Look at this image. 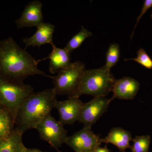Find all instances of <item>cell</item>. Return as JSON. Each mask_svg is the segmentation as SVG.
<instances>
[{
	"instance_id": "obj_19",
	"label": "cell",
	"mask_w": 152,
	"mask_h": 152,
	"mask_svg": "<svg viewBox=\"0 0 152 152\" xmlns=\"http://www.w3.org/2000/svg\"><path fill=\"white\" fill-rule=\"evenodd\" d=\"M132 141L134 142L130 148L132 152H148L151 144V136L149 135L136 136Z\"/></svg>"
},
{
	"instance_id": "obj_6",
	"label": "cell",
	"mask_w": 152,
	"mask_h": 152,
	"mask_svg": "<svg viewBox=\"0 0 152 152\" xmlns=\"http://www.w3.org/2000/svg\"><path fill=\"white\" fill-rule=\"evenodd\" d=\"M39 133L40 138L48 142L58 151V148L65 144L68 132L64 126L50 113L39 123L35 129Z\"/></svg>"
},
{
	"instance_id": "obj_23",
	"label": "cell",
	"mask_w": 152,
	"mask_h": 152,
	"mask_svg": "<svg viewBox=\"0 0 152 152\" xmlns=\"http://www.w3.org/2000/svg\"><path fill=\"white\" fill-rule=\"evenodd\" d=\"M26 152H45L37 149H27Z\"/></svg>"
},
{
	"instance_id": "obj_22",
	"label": "cell",
	"mask_w": 152,
	"mask_h": 152,
	"mask_svg": "<svg viewBox=\"0 0 152 152\" xmlns=\"http://www.w3.org/2000/svg\"><path fill=\"white\" fill-rule=\"evenodd\" d=\"M110 150L107 148V146L104 147H98L93 152H110Z\"/></svg>"
},
{
	"instance_id": "obj_14",
	"label": "cell",
	"mask_w": 152,
	"mask_h": 152,
	"mask_svg": "<svg viewBox=\"0 0 152 152\" xmlns=\"http://www.w3.org/2000/svg\"><path fill=\"white\" fill-rule=\"evenodd\" d=\"M132 140L130 132L117 127L113 128L105 137L100 138V142L101 144H113L120 150V152H125L127 149L130 148V142Z\"/></svg>"
},
{
	"instance_id": "obj_24",
	"label": "cell",
	"mask_w": 152,
	"mask_h": 152,
	"mask_svg": "<svg viewBox=\"0 0 152 152\" xmlns=\"http://www.w3.org/2000/svg\"><path fill=\"white\" fill-rule=\"evenodd\" d=\"M4 108V107H3L2 104L1 103V102H0V111L1 110H3V109Z\"/></svg>"
},
{
	"instance_id": "obj_8",
	"label": "cell",
	"mask_w": 152,
	"mask_h": 152,
	"mask_svg": "<svg viewBox=\"0 0 152 152\" xmlns=\"http://www.w3.org/2000/svg\"><path fill=\"white\" fill-rule=\"evenodd\" d=\"M105 97H96L84 103L79 122L85 127H91L107 111L111 102Z\"/></svg>"
},
{
	"instance_id": "obj_13",
	"label": "cell",
	"mask_w": 152,
	"mask_h": 152,
	"mask_svg": "<svg viewBox=\"0 0 152 152\" xmlns=\"http://www.w3.org/2000/svg\"><path fill=\"white\" fill-rule=\"evenodd\" d=\"M51 45L53 49L51 53L48 57L42 59L37 60V61L39 63L44 60H50L49 71L51 74H56L70 64L71 63V54L65 48H58L54 43Z\"/></svg>"
},
{
	"instance_id": "obj_12",
	"label": "cell",
	"mask_w": 152,
	"mask_h": 152,
	"mask_svg": "<svg viewBox=\"0 0 152 152\" xmlns=\"http://www.w3.org/2000/svg\"><path fill=\"white\" fill-rule=\"evenodd\" d=\"M37 28L36 33L33 36L23 39L25 50L29 47L40 48L46 44L51 45L54 43L53 38L55 31L54 25L43 22L37 26Z\"/></svg>"
},
{
	"instance_id": "obj_11",
	"label": "cell",
	"mask_w": 152,
	"mask_h": 152,
	"mask_svg": "<svg viewBox=\"0 0 152 152\" xmlns=\"http://www.w3.org/2000/svg\"><path fill=\"white\" fill-rule=\"evenodd\" d=\"M140 86L139 82L131 77H125L115 80L112 87L113 96L110 99L111 102L115 99H133L138 92Z\"/></svg>"
},
{
	"instance_id": "obj_21",
	"label": "cell",
	"mask_w": 152,
	"mask_h": 152,
	"mask_svg": "<svg viewBox=\"0 0 152 152\" xmlns=\"http://www.w3.org/2000/svg\"><path fill=\"white\" fill-rule=\"evenodd\" d=\"M152 7V0H145V1L140 14L138 17L137 18V22H136L134 27V30H133L132 33V35H131V39H132V38L133 35H134V33L135 30V28L136 27H137L138 24L139 22H140V20L141 19L143 16L146 13L148 10L151 8V7Z\"/></svg>"
},
{
	"instance_id": "obj_18",
	"label": "cell",
	"mask_w": 152,
	"mask_h": 152,
	"mask_svg": "<svg viewBox=\"0 0 152 152\" xmlns=\"http://www.w3.org/2000/svg\"><path fill=\"white\" fill-rule=\"evenodd\" d=\"M120 50L119 45L116 43L110 45L106 55V61L105 67L110 70L119 61Z\"/></svg>"
},
{
	"instance_id": "obj_16",
	"label": "cell",
	"mask_w": 152,
	"mask_h": 152,
	"mask_svg": "<svg viewBox=\"0 0 152 152\" xmlns=\"http://www.w3.org/2000/svg\"><path fill=\"white\" fill-rule=\"evenodd\" d=\"M15 118L10 112L4 108L0 111V139L8 137L12 132Z\"/></svg>"
},
{
	"instance_id": "obj_10",
	"label": "cell",
	"mask_w": 152,
	"mask_h": 152,
	"mask_svg": "<svg viewBox=\"0 0 152 152\" xmlns=\"http://www.w3.org/2000/svg\"><path fill=\"white\" fill-rule=\"evenodd\" d=\"M42 4L39 0L29 3L25 7L20 17L15 21L18 29L38 26L43 23Z\"/></svg>"
},
{
	"instance_id": "obj_1",
	"label": "cell",
	"mask_w": 152,
	"mask_h": 152,
	"mask_svg": "<svg viewBox=\"0 0 152 152\" xmlns=\"http://www.w3.org/2000/svg\"><path fill=\"white\" fill-rule=\"evenodd\" d=\"M39 62L12 37L0 40V76L23 81L27 77L39 75L52 79L38 68Z\"/></svg>"
},
{
	"instance_id": "obj_26",
	"label": "cell",
	"mask_w": 152,
	"mask_h": 152,
	"mask_svg": "<svg viewBox=\"0 0 152 152\" xmlns=\"http://www.w3.org/2000/svg\"><path fill=\"white\" fill-rule=\"evenodd\" d=\"M58 152H61V151H58Z\"/></svg>"
},
{
	"instance_id": "obj_25",
	"label": "cell",
	"mask_w": 152,
	"mask_h": 152,
	"mask_svg": "<svg viewBox=\"0 0 152 152\" xmlns=\"http://www.w3.org/2000/svg\"><path fill=\"white\" fill-rule=\"evenodd\" d=\"M151 19H152V13L151 14Z\"/></svg>"
},
{
	"instance_id": "obj_5",
	"label": "cell",
	"mask_w": 152,
	"mask_h": 152,
	"mask_svg": "<svg viewBox=\"0 0 152 152\" xmlns=\"http://www.w3.org/2000/svg\"><path fill=\"white\" fill-rule=\"evenodd\" d=\"M86 70L85 64L77 61L59 71L52 79L57 95H69L72 93L78 86Z\"/></svg>"
},
{
	"instance_id": "obj_17",
	"label": "cell",
	"mask_w": 152,
	"mask_h": 152,
	"mask_svg": "<svg viewBox=\"0 0 152 152\" xmlns=\"http://www.w3.org/2000/svg\"><path fill=\"white\" fill-rule=\"evenodd\" d=\"M92 35V32L85 28L83 26H82L80 31L71 38L64 48L71 54L80 46L86 39Z\"/></svg>"
},
{
	"instance_id": "obj_2",
	"label": "cell",
	"mask_w": 152,
	"mask_h": 152,
	"mask_svg": "<svg viewBox=\"0 0 152 152\" xmlns=\"http://www.w3.org/2000/svg\"><path fill=\"white\" fill-rule=\"evenodd\" d=\"M57 94L53 87L34 93L22 104L15 118V125L23 133L37 125L55 108Z\"/></svg>"
},
{
	"instance_id": "obj_20",
	"label": "cell",
	"mask_w": 152,
	"mask_h": 152,
	"mask_svg": "<svg viewBox=\"0 0 152 152\" xmlns=\"http://www.w3.org/2000/svg\"><path fill=\"white\" fill-rule=\"evenodd\" d=\"M137 58L126 59L124 60V61L133 60L141 65L144 67L149 69H152V59L144 49H139L137 52Z\"/></svg>"
},
{
	"instance_id": "obj_9",
	"label": "cell",
	"mask_w": 152,
	"mask_h": 152,
	"mask_svg": "<svg viewBox=\"0 0 152 152\" xmlns=\"http://www.w3.org/2000/svg\"><path fill=\"white\" fill-rule=\"evenodd\" d=\"M84 103L79 98L71 97L62 101L57 100L55 108L59 115L60 123L64 126L73 125L79 121Z\"/></svg>"
},
{
	"instance_id": "obj_15",
	"label": "cell",
	"mask_w": 152,
	"mask_h": 152,
	"mask_svg": "<svg viewBox=\"0 0 152 152\" xmlns=\"http://www.w3.org/2000/svg\"><path fill=\"white\" fill-rule=\"evenodd\" d=\"M23 134L15 128L10 136L0 139V152H26L27 148L23 142Z\"/></svg>"
},
{
	"instance_id": "obj_7",
	"label": "cell",
	"mask_w": 152,
	"mask_h": 152,
	"mask_svg": "<svg viewBox=\"0 0 152 152\" xmlns=\"http://www.w3.org/2000/svg\"><path fill=\"white\" fill-rule=\"evenodd\" d=\"M66 144L76 152H93L100 146V138L92 130L91 127H84L81 130L67 138Z\"/></svg>"
},
{
	"instance_id": "obj_4",
	"label": "cell",
	"mask_w": 152,
	"mask_h": 152,
	"mask_svg": "<svg viewBox=\"0 0 152 152\" xmlns=\"http://www.w3.org/2000/svg\"><path fill=\"white\" fill-rule=\"evenodd\" d=\"M34 93V88L22 81L0 76V102L15 118L22 104Z\"/></svg>"
},
{
	"instance_id": "obj_3",
	"label": "cell",
	"mask_w": 152,
	"mask_h": 152,
	"mask_svg": "<svg viewBox=\"0 0 152 152\" xmlns=\"http://www.w3.org/2000/svg\"><path fill=\"white\" fill-rule=\"evenodd\" d=\"M115 77L103 66L97 69L86 70L82 75L78 86L69 98L77 97L83 95L105 97L111 92Z\"/></svg>"
}]
</instances>
